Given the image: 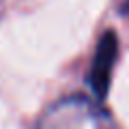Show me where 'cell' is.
Listing matches in <instances>:
<instances>
[{
    "instance_id": "6da1fadb",
    "label": "cell",
    "mask_w": 129,
    "mask_h": 129,
    "mask_svg": "<svg viewBox=\"0 0 129 129\" xmlns=\"http://www.w3.org/2000/svg\"><path fill=\"white\" fill-rule=\"evenodd\" d=\"M116 58H118V37L114 30H108L101 35L99 43H97L95 58H92L90 71H88V84L99 99H103L110 90Z\"/></svg>"
}]
</instances>
